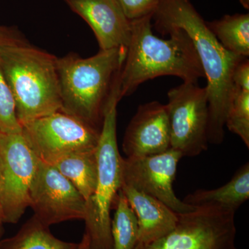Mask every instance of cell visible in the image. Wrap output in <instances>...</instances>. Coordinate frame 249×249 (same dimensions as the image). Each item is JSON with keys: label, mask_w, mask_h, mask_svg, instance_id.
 Instances as JSON below:
<instances>
[{"label": "cell", "mask_w": 249, "mask_h": 249, "mask_svg": "<svg viewBox=\"0 0 249 249\" xmlns=\"http://www.w3.org/2000/svg\"><path fill=\"white\" fill-rule=\"evenodd\" d=\"M152 20L161 35L170 29H180L191 37L207 80L209 142L219 145L224 141V126L235 90L232 73L247 58L229 52L219 43L191 0H162Z\"/></svg>", "instance_id": "6da1fadb"}, {"label": "cell", "mask_w": 249, "mask_h": 249, "mask_svg": "<svg viewBox=\"0 0 249 249\" xmlns=\"http://www.w3.org/2000/svg\"><path fill=\"white\" fill-rule=\"evenodd\" d=\"M152 16L130 21L131 37L119 76L121 99L139 85L158 77H178L197 83L205 78L201 62L191 37L182 29H172L157 37L152 31Z\"/></svg>", "instance_id": "7a4b0ae2"}, {"label": "cell", "mask_w": 249, "mask_h": 249, "mask_svg": "<svg viewBox=\"0 0 249 249\" xmlns=\"http://www.w3.org/2000/svg\"><path fill=\"white\" fill-rule=\"evenodd\" d=\"M126 54L127 48L120 47L100 50L88 58L74 53L57 58L61 110L101 129Z\"/></svg>", "instance_id": "3957f363"}, {"label": "cell", "mask_w": 249, "mask_h": 249, "mask_svg": "<svg viewBox=\"0 0 249 249\" xmlns=\"http://www.w3.org/2000/svg\"><path fill=\"white\" fill-rule=\"evenodd\" d=\"M56 57L29 43L0 46V67L21 125L61 110Z\"/></svg>", "instance_id": "277c9868"}, {"label": "cell", "mask_w": 249, "mask_h": 249, "mask_svg": "<svg viewBox=\"0 0 249 249\" xmlns=\"http://www.w3.org/2000/svg\"><path fill=\"white\" fill-rule=\"evenodd\" d=\"M116 91L111 93L106 109L96 155L98 179L92 196L87 201L84 233L90 249H111V211L124 184L123 157L116 137L117 106L120 101Z\"/></svg>", "instance_id": "5b68a950"}, {"label": "cell", "mask_w": 249, "mask_h": 249, "mask_svg": "<svg viewBox=\"0 0 249 249\" xmlns=\"http://www.w3.org/2000/svg\"><path fill=\"white\" fill-rule=\"evenodd\" d=\"M21 126L36 157L52 165L71 154L96 150L101 135V129L62 110Z\"/></svg>", "instance_id": "8992f818"}, {"label": "cell", "mask_w": 249, "mask_h": 249, "mask_svg": "<svg viewBox=\"0 0 249 249\" xmlns=\"http://www.w3.org/2000/svg\"><path fill=\"white\" fill-rule=\"evenodd\" d=\"M235 211L215 206H198L178 214L171 231L136 249H238Z\"/></svg>", "instance_id": "52a82bcc"}, {"label": "cell", "mask_w": 249, "mask_h": 249, "mask_svg": "<svg viewBox=\"0 0 249 249\" xmlns=\"http://www.w3.org/2000/svg\"><path fill=\"white\" fill-rule=\"evenodd\" d=\"M170 147L183 157H196L209 146V109L206 87L183 82L168 92Z\"/></svg>", "instance_id": "ba28073f"}, {"label": "cell", "mask_w": 249, "mask_h": 249, "mask_svg": "<svg viewBox=\"0 0 249 249\" xmlns=\"http://www.w3.org/2000/svg\"><path fill=\"white\" fill-rule=\"evenodd\" d=\"M37 163L22 132H0V205L4 224H17L30 206Z\"/></svg>", "instance_id": "9c48e42d"}, {"label": "cell", "mask_w": 249, "mask_h": 249, "mask_svg": "<svg viewBox=\"0 0 249 249\" xmlns=\"http://www.w3.org/2000/svg\"><path fill=\"white\" fill-rule=\"evenodd\" d=\"M34 217L50 227L86 216L87 201L78 190L53 165L38 160L30 191Z\"/></svg>", "instance_id": "30bf717a"}, {"label": "cell", "mask_w": 249, "mask_h": 249, "mask_svg": "<svg viewBox=\"0 0 249 249\" xmlns=\"http://www.w3.org/2000/svg\"><path fill=\"white\" fill-rule=\"evenodd\" d=\"M181 158V153L171 147L158 155L123 158L124 184L153 196L176 213L194 211L196 206L180 200L173 190Z\"/></svg>", "instance_id": "8fae6325"}, {"label": "cell", "mask_w": 249, "mask_h": 249, "mask_svg": "<svg viewBox=\"0 0 249 249\" xmlns=\"http://www.w3.org/2000/svg\"><path fill=\"white\" fill-rule=\"evenodd\" d=\"M126 157L158 155L170 148L169 120L165 105H141L127 125L122 144Z\"/></svg>", "instance_id": "7c38bea8"}, {"label": "cell", "mask_w": 249, "mask_h": 249, "mask_svg": "<svg viewBox=\"0 0 249 249\" xmlns=\"http://www.w3.org/2000/svg\"><path fill=\"white\" fill-rule=\"evenodd\" d=\"M70 9L89 24L100 50L128 47L131 22L116 0H64Z\"/></svg>", "instance_id": "4fadbf2b"}, {"label": "cell", "mask_w": 249, "mask_h": 249, "mask_svg": "<svg viewBox=\"0 0 249 249\" xmlns=\"http://www.w3.org/2000/svg\"><path fill=\"white\" fill-rule=\"evenodd\" d=\"M121 191L133 209L138 222V241L136 249L159 240L171 231L178 214L153 196L123 184Z\"/></svg>", "instance_id": "5bb4252c"}, {"label": "cell", "mask_w": 249, "mask_h": 249, "mask_svg": "<svg viewBox=\"0 0 249 249\" xmlns=\"http://www.w3.org/2000/svg\"><path fill=\"white\" fill-rule=\"evenodd\" d=\"M249 197V164L242 165L231 179L213 190H197L183 201L192 206H215L237 211Z\"/></svg>", "instance_id": "9a60e30c"}, {"label": "cell", "mask_w": 249, "mask_h": 249, "mask_svg": "<svg viewBox=\"0 0 249 249\" xmlns=\"http://www.w3.org/2000/svg\"><path fill=\"white\" fill-rule=\"evenodd\" d=\"M52 165L73 185L86 201L92 196L98 179L96 150L71 154Z\"/></svg>", "instance_id": "2e32d148"}, {"label": "cell", "mask_w": 249, "mask_h": 249, "mask_svg": "<svg viewBox=\"0 0 249 249\" xmlns=\"http://www.w3.org/2000/svg\"><path fill=\"white\" fill-rule=\"evenodd\" d=\"M78 246L54 236L49 227L34 215L14 235L0 240V249H77Z\"/></svg>", "instance_id": "e0dca14e"}, {"label": "cell", "mask_w": 249, "mask_h": 249, "mask_svg": "<svg viewBox=\"0 0 249 249\" xmlns=\"http://www.w3.org/2000/svg\"><path fill=\"white\" fill-rule=\"evenodd\" d=\"M207 22L210 30L227 51L236 55L249 56V14L226 15Z\"/></svg>", "instance_id": "ac0fdd59"}, {"label": "cell", "mask_w": 249, "mask_h": 249, "mask_svg": "<svg viewBox=\"0 0 249 249\" xmlns=\"http://www.w3.org/2000/svg\"><path fill=\"white\" fill-rule=\"evenodd\" d=\"M111 219V249H135L138 241V222L133 209L123 192L119 191Z\"/></svg>", "instance_id": "d6986e66"}, {"label": "cell", "mask_w": 249, "mask_h": 249, "mask_svg": "<svg viewBox=\"0 0 249 249\" xmlns=\"http://www.w3.org/2000/svg\"><path fill=\"white\" fill-rule=\"evenodd\" d=\"M225 126L249 147V91L234 90Z\"/></svg>", "instance_id": "ffe728a7"}, {"label": "cell", "mask_w": 249, "mask_h": 249, "mask_svg": "<svg viewBox=\"0 0 249 249\" xmlns=\"http://www.w3.org/2000/svg\"><path fill=\"white\" fill-rule=\"evenodd\" d=\"M0 132L16 134L22 132L18 121L14 96L0 67Z\"/></svg>", "instance_id": "44dd1931"}, {"label": "cell", "mask_w": 249, "mask_h": 249, "mask_svg": "<svg viewBox=\"0 0 249 249\" xmlns=\"http://www.w3.org/2000/svg\"><path fill=\"white\" fill-rule=\"evenodd\" d=\"M129 21L153 16L162 0H116Z\"/></svg>", "instance_id": "7402d4cb"}, {"label": "cell", "mask_w": 249, "mask_h": 249, "mask_svg": "<svg viewBox=\"0 0 249 249\" xmlns=\"http://www.w3.org/2000/svg\"><path fill=\"white\" fill-rule=\"evenodd\" d=\"M232 84L235 89L249 91V60L245 58L235 67L232 73Z\"/></svg>", "instance_id": "603a6c76"}, {"label": "cell", "mask_w": 249, "mask_h": 249, "mask_svg": "<svg viewBox=\"0 0 249 249\" xmlns=\"http://www.w3.org/2000/svg\"><path fill=\"white\" fill-rule=\"evenodd\" d=\"M28 43L22 34L14 27L0 26V46L22 45Z\"/></svg>", "instance_id": "cb8c5ba5"}, {"label": "cell", "mask_w": 249, "mask_h": 249, "mask_svg": "<svg viewBox=\"0 0 249 249\" xmlns=\"http://www.w3.org/2000/svg\"><path fill=\"white\" fill-rule=\"evenodd\" d=\"M90 249L89 240H88L86 234H83V238H82L80 243L78 244V249Z\"/></svg>", "instance_id": "d4e9b609"}, {"label": "cell", "mask_w": 249, "mask_h": 249, "mask_svg": "<svg viewBox=\"0 0 249 249\" xmlns=\"http://www.w3.org/2000/svg\"><path fill=\"white\" fill-rule=\"evenodd\" d=\"M240 4L242 5L246 9H249V0H239Z\"/></svg>", "instance_id": "484cf974"}, {"label": "cell", "mask_w": 249, "mask_h": 249, "mask_svg": "<svg viewBox=\"0 0 249 249\" xmlns=\"http://www.w3.org/2000/svg\"><path fill=\"white\" fill-rule=\"evenodd\" d=\"M4 224V217H3L2 210H1V205H0V226H2Z\"/></svg>", "instance_id": "4316f807"}, {"label": "cell", "mask_w": 249, "mask_h": 249, "mask_svg": "<svg viewBox=\"0 0 249 249\" xmlns=\"http://www.w3.org/2000/svg\"><path fill=\"white\" fill-rule=\"evenodd\" d=\"M4 227L2 226H0V240L2 239L3 235H4Z\"/></svg>", "instance_id": "83f0119b"}]
</instances>
